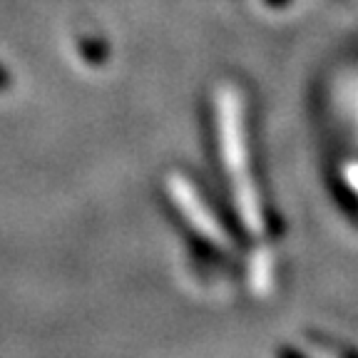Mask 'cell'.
<instances>
[{
	"instance_id": "obj_1",
	"label": "cell",
	"mask_w": 358,
	"mask_h": 358,
	"mask_svg": "<svg viewBox=\"0 0 358 358\" xmlns=\"http://www.w3.org/2000/svg\"><path fill=\"white\" fill-rule=\"evenodd\" d=\"M6 75H3V70H0V90H3V87H6Z\"/></svg>"
}]
</instances>
